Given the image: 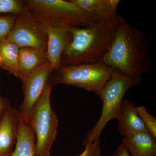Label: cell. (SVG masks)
Returning a JSON list of instances; mask_svg holds the SVG:
<instances>
[{
	"mask_svg": "<svg viewBox=\"0 0 156 156\" xmlns=\"http://www.w3.org/2000/svg\"><path fill=\"white\" fill-rule=\"evenodd\" d=\"M107 66L140 80L150 65L147 40L143 32L120 16V23L108 52L101 61Z\"/></svg>",
	"mask_w": 156,
	"mask_h": 156,
	"instance_id": "obj_1",
	"label": "cell"
},
{
	"mask_svg": "<svg viewBox=\"0 0 156 156\" xmlns=\"http://www.w3.org/2000/svg\"><path fill=\"white\" fill-rule=\"evenodd\" d=\"M120 23V16L86 27L69 29L71 41L61 57V66L96 63L108 52Z\"/></svg>",
	"mask_w": 156,
	"mask_h": 156,
	"instance_id": "obj_2",
	"label": "cell"
},
{
	"mask_svg": "<svg viewBox=\"0 0 156 156\" xmlns=\"http://www.w3.org/2000/svg\"><path fill=\"white\" fill-rule=\"evenodd\" d=\"M27 10L45 27L59 29L86 27L100 21L95 14L80 9L70 1L27 0Z\"/></svg>",
	"mask_w": 156,
	"mask_h": 156,
	"instance_id": "obj_3",
	"label": "cell"
},
{
	"mask_svg": "<svg viewBox=\"0 0 156 156\" xmlns=\"http://www.w3.org/2000/svg\"><path fill=\"white\" fill-rule=\"evenodd\" d=\"M140 81L113 69L110 79L105 84L101 96L103 101L101 115L84 138V146L100 139L101 132L107 124L112 119H117L126 92Z\"/></svg>",
	"mask_w": 156,
	"mask_h": 156,
	"instance_id": "obj_4",
	"label": "cell"
},
{
	"mask_svg": "<svg viewBox=\"0 0 156 156\" xmlns=\"http://www.w3.org/2000/svg\"><path fill=\"white\" fill-rule=\"evenodd\" d=\"M53 87L49 79L44 90L34 107L30 119L31 128L35 135V156H50L56 139L58 121L50 103Z\"/></svg>",
	"mask_w": 156,
	"mask_h": 156,
	"instance_id": "obj_5",
	"label": "cell"
},
{
	"mask_svg": "<svg viewBox=\"0 0 156 156\" xmlns=\"http://www.w3.org/2000/svg\"><path fill=\"white\" fill-rule=\"evenodd\" d=\"M112 69L102 61L90 64L61 66L52 73L53 86L65 84L86 89L101 97L105 84L110 79Z\"/></svg>",
	"mask_w": 156,
	"mask_h": 156,
	"instance_id": "obj_6",
	"label": "cell"
},
{
	"mask_svg": "<svg viewBox=\"0 0 156 156\" xmlns=\"http://www.w3.org/2000/svg\"><path fill=\"white\" fill-rule=\"evenodd\" d=\"M5 40L19 48H36L47 52L48 35L45 27L28 11L15 15L14 27Z\"/></svg>",
	"mask_w": 156,
	"mask_h": 156,
	"instance_id": "obj_7",
	"label": "cell"
},
{
	"mask_svg": "<svg viewBox=\"0 0 156 156\" xmlns=\"http://www.w3.org/2000/svg\"><path fill=\"white\" fill-rule=\"evenodd\" d=\"M52 73L48 61L22 82L24 99L20 107L19 112L29 121L34 107L44 90Z\"/></svg>",
	"mask_w": 156,
	"mask_h": 156,
	"instance_id": "obj_8",
	"label": "cell"
},
{
	"mask_svg": "<svg viewBox=\"0 0 156 156\" xmlns=\"http://www.w3.org/2000/svg\"><path fill=\"white\" fill-rule=\"evenodd\" d=\"M20 125L19 110L10 106L0 121V156H11L14 151Z\"/></svg>",
	"mask_w": 156,
	"mask_h": 156,
	"instance_id": "obj_9",
	"label": "cell"
},
{
	"mask_svg": "<svg viewBox=\"0 0 156 156\" xmlns=\"http://www.w3.org/2000/svg\"><path fill=\"white\" fill-rule=\"evenodd\" d=\"M48 35L47 56L53 73L61 66L63 51L71 41L69 29H59L45 27Z\"/></svg>",
	"mask_w": 156,
	"mask_h": 156,
	"instance_id": "obj_10",
	"label": "cell"
},
{
	"mask_svg": "<svg viewBox=\"0 0 156 156\" xmlns=\"http://www.w3.org/2000/svg\"><path fill=\"white\" fill-rule=\"evenodd\" d=\"M117 119L119 121L118 130L124 137L148 131L138 115L136 107L130 101L123 99Z\"/></svg>",
	"mask_w": 156,
	"mask_h": 156,
	"instance_id": "obj_11",
	"label": "cell"
},
{
	"mask_svg": "<svg viewBox=\"0 0 156 156\" xmlns=\"http://www.w3.org/2000/svg\"><path fill=\"white\" fill-rule=\"evenodd\" d=\"M48 61L46 51L36 48H19L17 77L23 82Z\"/></svg>",
	"mask_w": 156,
	"mask_h": 156,
	"instance_id": "obj_12",
	"label": "cell"
},
{
	"mask_svg": "<svg viewBox=\"0 0 156 156\" xmlns=\"http://www.w3.org/2000/svg\"><path fill=\"white\" fill-rule=\"evenodd\" d=\"M156 139L148 131L124 137L122 143L131 156H156Z\"/></svg>",
	"mask_w": 156,
	"mask_h": 156,
	"instance_id": "obj_13",
	"label": "cell"
},
{
	"mask_svg": "<svg viewBox=\"0 0 156 156\" xmlns=\"http://www.w3.org/2000/svg\"><path fill=\"white\" fill-rule=\"evenodd\" d=\"M36 137L29 120L20 114L17 142L11 156H35Z\"/></svg>",
	"mask_w": 156,
	"mask_h": 156,
	"instance_id": "obj_14",
	"label": "cell"
},
{
	"mask_svg": "<svg viewBox=\"0 0 156 156\" xmlns=\"http://www.w3.org/2000/svg\"><path fill=\"white\" fill-rule=\"evenodd\" d=\"M80 9L95 14L101 19L116 18L119 0H71Z\"/></svg>",
	"mask_w": 156,
	"mask_h": 156,
	"instance_id": "obj_15",
	"label": "cell"
},
{
	"mask_svg": "<svg viewBox=\"0 0 156 156\" xmlns=\"http://www.w3.org/2000/svg\"><path fill=\"white\" fill-rule=\"evenodd\" d=\"M19 48L7 40L0 43V55L2 59V67L10 73L17 76Z\"/></svg>",
	"mask_w": 156,
	"mask_h": 156,
	"instance_id": "obj_16",
	"label": "cell"
},
{
	"mask_svg": "<svg viewBox=\"0 0 156 156\" xmlns=\"http://www.w3.org/2000/svg\"><path fill=\"white\" fill-rule=\"evenodd\" d=\"M27 11L25 1L0 0V15H17Z\"/></svg>",
	"mask_w": 156,
	"mask_h": 156,
	"instance_id": "obj_17",
	"label": "cell"
},
{
	"mask_svg": "<svg viewBox=\"0 0 156 156\" xmlns=\"http://www.w3.org/2000/svg\"><path fill=\"white\" fill-rule=\"evenodd\" d=\"M137 113L147 128L148 131L156 139V119L148 112L144 106L136 107Z\"/></svg>",
	"mask_w": 156,
	"mask_h": 156,
	"instance_id": "obj_18",
	"label": "cell"
},
{
	"mask_svg": "<svg viewBox=\"0 0 156 156\" xmlns=\"http://www.w3.org/2000/svg\"><path fill=\"white\" fill-rule=\"evenodd\" d=\"M15 15H0V43L7 39L14 27Z\"/></svg>",
	"mask_w": 156,
	"mask_h": 156,
	"instance_id": "obj_19",
	"label": "cell"
},
{
	"mask_svg": "<svg viewBox=\"0 0 156 156\" xmlns=\"http://www.w3.org/2000/svg\"><path fill=\"white\" fill-rule=\"evenodd\" d=\"M83 152L75 156H100L101 153L100 139L85 146Z\"/></svg>",
	"mask_w": 156,
	"mask_h": 156,
	"instance_id": "obj_20",
	"label": "cell"
},
{
	"mask_svg": "<svg viewBox=\"0 0 156 156\" xmlns=\"http://www.w3.org/2000/svg\"><path fill=\"white\" fill-rule=\"evenodd\" d=\"M11 106L8 98L0 95V121L6 110Z\"/></svg>",
	"mask_w": 156,
	"mask_h": 156,
	"instance_id": "obj_21",
	"label": "cell"
},
{
	"mask_svg": "<svg viewBox=\"0 0 156 156\" xmlns=\"http://www.w3.org/2000/svg\"><path fill=\"white\" fill-rule=\"evenodd\" d=\"M112 156H131L128 149L123 143L121 144L114 153Z\"/></svg>",
	"mask_w": 156,
	"mask_h": 156,
	"instance_id": "obj_22",
	"label": "cell"
},
{
	"mask_svg": "<svg viewBox=\"0 0 156 156\" xmlns=\"http://www.w3.org/2000/svg\"><path fill=\"white\" fill-rule=\"evenodd\" d=\"M2 59L0 55V67H2Z\"/></svg>",
	"mask_w": 156,
	"mask_h": 156,
	"instance_id": "obj_23",
	"label": "cell"
}]
</instances>
